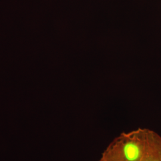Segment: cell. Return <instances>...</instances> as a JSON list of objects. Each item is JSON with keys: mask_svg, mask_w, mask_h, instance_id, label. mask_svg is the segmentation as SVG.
<instances>
[{"mask_svg": "<svg viewBox=\"0 0 161 161\" xmlns=\"http://www.w3.org/2000/svg\"><path fill=\"white\" fill-rule=\"evenodd\" d=\"M97 161H161V136L145 128L122 132Z\"/></svg>", "mask_w": 161, "mask_h": 161, "instance_id": "cell-1", "label": "cell"}]
</instances>
